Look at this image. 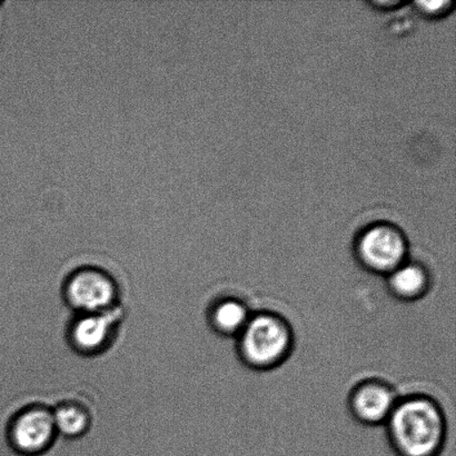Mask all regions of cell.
Listing matches in <instances>:
<instances>
[{"label":"cell","mask_w":456,"mask_h":456,"mask_svg":"<svg viewBox=\"0 0 456 456\" xmlns=\"http://www.w3.org/2000/svg\"><path fill=\"white\" fill-rule=\"evenodd\" d=\"M384 427L396 456H440L448 439L444 408L422 393L400 396Z\"/></svg>","instance_id":"1"},{"label":"cell","mask_w":456,"mask_h":456,"mask_svg":"<svg viewBox=\"0 0 456 456\" xmlns=\"http://www.w3.org/2000/svg\"><path fill=\"white\" fill-rule=\"evenodd\" d=\"M235 342L241 364L256 372H268L279 369L292 355L295 334L285 316L262 310L253 312Z\"/></svg>","instance_id":"2"},{"label":"cell","mask_w":456,"mask_h":456,"mask_svg":"<svg viewBox=\"0 0 456 456\" xmlns=\"http://www.w3.org/2000/svg\"><path fill=\"white\" fill-rule=\"evenodd\" d=\"M353 253L364 271L386 277L410 258L409 240L392 223H373L356 235Z\"/></svg>","instance_id":"3"},{"label":"cell","mask_w":456,"mask_h":456,"mask_svg":"<svg viewBox=\"0 0 456 456\" xmlns=\"http://www.w3.org/2000/svg\"><path fill=\"white\" fill-rule=\"evenodd\" d=\"M65 302L78 314L118 307V286L102 268L85 266L71 273L64 285Z\"/></svg>","instance_id":"4"},{"label":"cell","mask_w":456,"mask_h":456,"mask_svg":"<svg viewBox=\"0 0 456 456\" xmlns=\"http://www.w3.org/2000/svg\"><path fill=\"white\" fill-rule=\"evenodd\" d=\"M58 436L53 411L34 405L21 410L11 419L8 444L20 456H42L55 444Z\"/></svg>","instance_id":"5"},{"label":"cell","mask_w":456,"mask_h":456,"mask_svg":"<svg viewBox=\"0 0 456 456\" xmlns=\"http://www.w3.org/2000/svg\"><path fill=\"white\" fill-rule=\"evenodd\" d=\"M399 397L395 387L386 379H365L357 382L348 393L347 410L362 426H384Z\"/></svg>","instance_id":"6"},{"label":"cell","mask_w":456,"mask_h":456,"mask_svg":"<svg viewBox=\"0 0 456 456\" xmlns=\"http://www.w3.org/2000/svg\"><path fill=\"white\" fill-rule=\"evenodd\" d=\"M119 321L118 307L106 312L78 314L71 322L69 330L71 346L80 354H100L113 342Z\"/></svg>","instance_id":"7"},{"label":"cell","mask_w":456,"mask_h":456,"mask_svg":"<svg viewBox=\"0 0 456 456\" xmlns=\"http://www.w3.org/2000/svg\"><path fill=\"white\" fill-rule=\"evenodd\" d=\"M384 279L388 294L402 303L419 301L431 292L433 286L428 267L410 258Z\"/></svg>","instance_id":"8"},{"label":"cell","mask_w":456,"mask_h":456,"mask_svg":"<svg viewBox=\"0 0 456 456\" xmlns=\"http://www.w3.org/2000/svg\"><path fill=\"white\" fill-rule=\"evenodd\" d=\"M248 304L240 297H223L212 303L208 312V324L223 338H236L252 316Z\"/></svg>","instance_id":"9"},{"label":"cell","mask_w":456,"mask_h":456,"mask_svg":"<svg viewBox=\"0 0 456 456\" xmlns=\"http://www.w3.org/2000/svg\"><path fill=\"white\" fill-rule=\"evenodd\" d=\"M53 415L58 435L66 439H79L91 428V413L78 402H64L53 411Z\"/></svg>","instance_id":"10"},{"label":"cell","mask_w":456,"mask_h":456,"mask_svg":"<svg viewBox=\"0 0 456 456\" xmlns=\"http://www.w3.org/2000/svg\"><path fill=\"white\" fill-rule=\"evenodd\" d=\"M421 16L428 20H439L449 15L453 9L452 2H417L414 4Z\"/></svg>","instance_id":"11"},{"label":"cell","mask_w":456,"mask_h":456,"mask_svg":"<svg viewBox=\"0 0 456 456\" xmlns=\"http://www.w3.org/2000/svg\"><path fill=\"white\" fill-rule=\"evenodd\" d=\"M370 6H373L377 9H381V11H388V9H396L401 6H403L404 3L399 2V0H386V2H370Z\"/></svg>","instance_id":"12"},{"label":"cell","mask_w":456,"mask_h":456,"mask_svg":"<svg viewBox=\"0 0 456 456\" xmlns=\"http://www.w3.org/2000/svg\"><path fill=\"white\" fill-rule=\"evenodd\" d=\"M2 4H2V3H0V6H2Z\"/></svg>","instance_id":"13"}]
</instances>
